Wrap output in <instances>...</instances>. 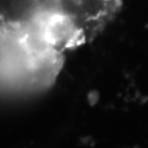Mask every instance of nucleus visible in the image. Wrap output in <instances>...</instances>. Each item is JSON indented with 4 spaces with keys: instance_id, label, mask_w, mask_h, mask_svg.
<instances>
[{
    "instance_id": "1",
    "label": "nucleus",
    "mask_w": 148,
    "mask_h": 148,
    "mask_svg": "<svg viewBox=\"0 0 148 148\" xmlns=\"http://www.w3.org/2000/svg\"><path fill=\"white\" fill-rule=\"evenodd\" d=\"M66 53L26 22H0V94L29 95L49 89Z\"/></svg>"
},
{
    "instance_id": "2",
    "label": "nucleus",
    "mask_w": 148,
    "mask_h": 148,
    "mask_svg": "<svg viewBox=\"0 0 148 148\" xmlns=\"http://www.w3.org/2000/svg\"><path fill=\"white\" fill-rule=\"evenodd\" d=\"M91 0H0V22L67 21Z\"/></svg>"
}]
</instances>
